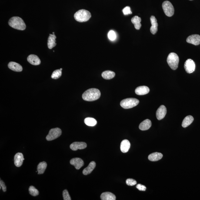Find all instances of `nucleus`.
Listing matches in <instances>:
<instances>
[{"label":"nucleus","instance_id":"34","mask_svg":"<svg viewBox=\"0 0 200 200\" xmlns=\"http://www.w3.org/2000/svg\"><path fill=\"white\" fill-rule=\"evenodd\" d=\"M122 12H123L124 14L125 15H129V14H132V12H131V8L129 6H126L122 10Z\"/></svg>","mask_w":200,"mask_h":200},{"label":"nucleus","instance_id":"12","mask_svg":"<svg viewBox=\"0 0 200 200\" xmlns=\"http://www.w3.org/2000/svg\"><path fill=\"white\" fill-rule=\"evenodd\" d=\"M166 108L165 106H161L156 111V116L157 119L158 120L163 119L166 115Z\"/></svg>","mask_w":200,"mask_h":200},{"label":"nucleus","instance_id":"26","mask_svg":"<svg viewBox=\"0 0 200 200\" xmlns=\"http://www.w3.org/2000/svg\"><path fill=\"white\" fill-rule=\"evenodd\" d=\"M115 73L110 71H104L102 74V76L104 79L109 80L112 79L115 77Z\"/></svg>","mask_w":200,"mask_h":200},{"label":"nucleus","instance_id":"37","mask_svg":"<svg viewBox=\"0 0 200 200\" xmlns=\"http://www.w3.org/2000/svg\"><path fill=\"white\" fill-rule=\"evenodd\" d=\"M60 69L61 70V71H62V68H61V69Z\"/></svg>","mask_w":200,"mask_h":200},{"label":"nucleus","instance_id":"22","mask_svg":"<svg viewBox=\"0 0 200 200\" xmlns=\"http://www.w3.org/2000/svg\"><path fill=\"white\" fill-rule=\"evenodd\" d=\"M101 198L102 200H115L116 197L112 193L106 192L101 194Z\"/></svg>","mask_w":200,"mask_h":200},{"label":"nucleus","instance_id":"20","mask_svg":"<svg viewBox=\"0 0 200 200\" xmlns=\"http://www.w3.org/2000/svg\"><path fill=\"white\" fill-rule=\"evenodd\" d=\"M152 125V123L149 119L145 120L140 124L139 128L142 131H146L149 129Z\"/></svg>","mask_w":200,"mask_h":200},{"label":"nucleus","instance_id":"6","mask_svg":"<svg viewBox=\"0 0 200 200\" xmlns=\"http://www.w3.org/2000/svg\"><path fill=\"white\" fill-rule=\"evenodd\" d=\"M162 8L167 16H172L174 14V8L172 4L169 1H165L163 3Z\"/></svg>","mask_w":200,"mask_h":200},{"label":"nucleus","instance_id":"19","mask_svg":"<svg viewBox=\"0 0 200 200\" xmlns=\"http://www.w3.org/2000/svg\"><path fill=\"white\" fill-rule=\"evenodd\" d=\"M56 37L55 34H49L48 41V46L49 49H51L56 45Z\"/></svg>","mask_w":200,"mask_h":200},{"label":"nucleus","instance_id":"29","mask_svg":"<svg viewBox=\"0 0 200 200\" xmlns=\"http://www.w3.org/2000/svg\"><path fill=\"white\" fill-rule=\"evenodd\" d=\"M62 71L60 69L55 70L52 73L51 78L53 79H58L61 77V75H62Z\"/></svg>","mask_w":200,"mask_h":200},{"label":"nucleus","instance_id":"9","mask_svg":"<svg viewBox=\"0 0 200 200\" xmlns=\"http://www.w3.org/2000/svg\"><path fill=\"white\" fill-rule=\"evenodd\" d=\"M186 42L194 45H199L200 44V36L197 34L190 36L187 38Z\"/></svg>","mask_w":200,"mask_h":200},{"label":"nucleus","instance_id":"16","mask_svg":"<svg viewBox=\"0 0 200 200\" xmlns=\"http://www.w3.org/2000/svg\"><path fill=\"white\" fill-rule=\"evenodd\" d=\"M149 91V89L148 87L143 86L138 87L136 89L135 92L137 95H143L148 94Z\"/></svg>","mask_w":200,"mask_h":200},{"label":"nucleus","instance_id":"21","mask_svg":"<svg viewBox=\"0 0 200 200\" xmlns=\"http://www.w3.org/2000/svg\"><path fill=\"white\" fill-rule=\"evenodd\" d=\"M96 165V163L94 161H92V162H90L88 167L84 169L83 171V174L84 175H85L91 174L95 168Z\"/></svg>","mask_w":200,"mask_h":200},{"label":"nucleus","instance_id":"38","mask_svg":"<svg viewBox=\"0 0 200 200\" xmlns=\"http://www.w3.org/2000/svg\"><path fill=\"white\" fill-rule=\"evenodd\" d=\"M55 34V32H53V34Z\"/></svg>","mask_w":200,"mask_h":200},{"label":"nucleus","instance_id":"14","mask_svg":"<svg viewBox=\"0 0 200 200\" xmlns=\"http://www.w3.org/2000/svg\"><path fill=\"white\" fill-rule=\"evenodd\" d=\"M150 20H151V24H152V26L150 28V31L151 33L153 35H155L158 31V24L157 23V20L154 16H152L151 17Z\"/></svg>","mask_w":200,"mask_h":200},{"label":"nucleus","instance_id":"7","mask_svg":"<svg viewBox=\"0 0 200 200\" xmlns=\"http://www.w3.org/2000/svg\"><path fill=\"white\" fill-rule=\"evenodd\" d=\"M62 134V131L60 128H53L50 130L49 132L46 137L48 141H51L58 138Z\"/></svg>","mask_w":200,"mask_h":200},{"label":"nucleus","instance_id":"11","mask_svg":"<svg viewBox=\"0 0 200 200\" xmlns=\"http://www.w3.org/2000/svg\"><path fill=\"white\" fill-rule=\"evenodd\" d=\"M87 144L84 142H74L70 146V148L74 151L78 149H83L86 148Z\"/></svg>","mask_w":200,"mask_h":200},{"label":"nucleus","instance_id":"8","mask_svg":"<svg viewBox=\"0 0 200 200\" xmlns=\"http://www.w3.org/2000/svg\"><path fill=\"white\" fill-rule=\"evenodd\" d=\"M195 64L192 59H189L187 60L184 64V68L188 74L194 72L195 69Z\"/></svg>","mask_w":200,"mask_h":200},{"label":"nucleus","instance_id":"31","mask_svg":"<svg viewBox=\"0 0 200 200\" xmlns=\"http://www.w3.org/2000/svg\"><path fill=\"white\" fill-rule=\"evenodd\" d=\"M108 38L111 41H114L116 38V34L115 32L114 31L111 30L108 33Z\"/></svg>","mask_w":200,"mask_h":200},{"label":"nucleus","instance_id":"32","mask_svg":"<svg viewBox=\"0 0 200 200\" xmlns=\"http://www.w3.org/2000/svg\"><path fill=\"white\" fill-rule=\"evenodd\" d=\"M63 196L64 200H71V199L70 196L68 191L67 190H64L63 192Z\"/></svg>","mask_w":200,"mask_h":200},{"label":"nucleus","instance_id":"24","mask_svg":"<svg viewBox=\"0 0 200 200\" xmlns=\"http://www.w3.org/2000/svg\"><path fill=\"white\" fill-rule=\"evenodd\" d=\"M163 155L160 153L155 152L150 154L148 156V159L151 161H157L162 158Z\"/></svg>","mask_w":200,"mask_h":200},{"label":"nucleus","instance_id":"27","mask_svg":"<svg viewBox=\"0 0 200 200\" xmlns=\"http://www.w3.org/2000/svg\"><path fill=\"white\" fill-rule=\"evenodd\" d=\"M47 164L45 162H40L37 167L38 174H43L47 168Z\"/></svg>","mask_w":200,"mask_h":200},{"label":"nucleus","instance_id":"1","mask_svg":"<svg viewBox=\"0 0 200 200\" xmlns=\"http://www.w3.org/2000/svg\"><path fill=\"white\" fill-rule=\"evenodd\" d=\"M101 92L96 88H91L85 91L82 95V98L87 101H93L99 99L101 96Z\"/></svg>","mask_w":200,"mask_h":200},{"label":"nucleus","instance_id":"17","mask_svg":"<svg viewBox=\"0 0 200 200\" xmlns=\"http://www.w3.org/2000/svg\"><path fill=\"white\" fill-rule=\"evenodd\" d=\"M8 68L12 71L17 72H21L22 71L23 68L21 65L16 62H11L8 64Z\"/></svg>","mask_w":200,"mask_h":200},{"label":"nucleus","instance_id":"4","mask_svg":"<svg viewBox=\"0 0 200 200\" xmlns=\"http://www.w3.org/2000/svg\"><path fill=\"white\" fill-rule=\"evenodd\" d=\"M167 62L168 65L172 70H175L178 68L179 58L175 53H171L168 55Z\"/></svg>","mask_w":200,"mask_h":200},{"label":"nucleus","instance_id":"10","mask_svg":"<svg viewBox=\"0 0 200 200\" xmlns=\"http://www.w3.org/2000/svg\"><path fill=\"white\" fill-rule=\"evenodd\" d=\"M71 165H74L76 169H79L84 165V161L81 159L76 158L72 159L70 161Z\"/></svg>","mask_w":200,"mask_h":200},{"label":"nucleus","instance_id":"23","mask_svg":"<svg viewBox=\"0 0 200 200\" xmlns=\"http://www.w3.org/2000/svg\"><path fill=\"white\" fill-rule=\"evenodd\" d=\"M141 18L137 16L133 17L131 19V22L134 24L135 28L137 30H139L141 28L142 26L141 23Z\"/></svg>","mask_w":200,"mask_h":200},{"label":"nucleus","instance_id":"25","mask_svg":"<svg viewBox=\"0 0 200 200\" xmlns=\"http://www.w3.org/2000/svg\"><path fill=\"white\" fill-rule=\"evenodd\" d=\"M194 120V118L192 116H188L185 117L183 121L182 126L184 128H186L192 123Z\"/></svg>","mask_w":200,"mask_h":200},{"label":"nucleus","instance_id":"13","mask_svg":"<svg viewBox=\"0 0 200 200\" xmlns=\"http://www.w3.org/2000/svg\"><path fill=\"white\" fill-rule=\"evenodd\" d=\"M24 158V155L21 153H18L14 157V164L16 167H21L22 165Z\"/></svg>","mask_w":200,"mask_h":200},{"label":"nucleus","instance_id":"18","mask_svg":"<svg viewBox=\"0 0 200 200\" xmlns=\"http://www.w3.org/2000/svg\"><path fill=\"white\" fill-rule=\"evenodd\" d=\"M131 146V144L129 141L127 139L123 140L121 143L120 148L121 152L125 153L128 152Z\"/></svg>","mask_w":200,"mask_h":200},{"label":"nucleus","instance_id":"35","mask_svg":"<svg viewBox=\"0 0 200 200\" xmlns=\"http://www.w3.org/2000/svg\"><path fill=\"white\" fill-rule=\"evenodd\" d=\"M136 188L139 190L141 191H145L146 190V187L145 186L141 185V184H138L136 185Z\"/></svg>","mask_w":200,"mask_h":200},{"label":"nucleus","instance_id":"5","mask_svg":"<svg viewBox=\"0 0 200 200\" xmlns=\"http://www.w3.org/2000/svg\"><path fill=\"white\" fill-rule=\"evenodd\" d=\"M139 102V101L136 98H127L122 100L120 103V105L122 108L125 109H128L136 106Z\"/></svg>","mask_w":200,"mask_h":200},{"label":"nucleus","instance_id":"33","mask_svg":"<svg viewBox=\"0 0 200 200\" xmlns=\"http://www.w3.org/2000/svg\"><path fill=\"white\" fill-rule=\"evenodd\" d=\"M126 184L130 186H133L137 184L136 181L132 179H128L126 180Z\"/></svg>","mask_w":200,"mask_h":200},{"label":"nucleus","instance_id":"28","mask_svg":"<svg viewBox=\"0 0 200 200\" xmlns=\"http://www.w3.org/2000/svg\"><path fill=\"white\" fill-rule=\"evenodd\" d=\"M84 122L86 125L89 126H94L96 125L97 124V121L95 119L92 118H86L84 120Z\"/></svg>","mask_w":200,"mask_h":200},{"label":"nucleus","instance_id":"30","mask_svg":"<svg viewBox=\"0 0 200 200\" xmlns=\"http://www.w3.org/2000/svg\"><path fill=\"white\" fill-rule=\"evenodd\" d=\"M29 194L32 196H36L39 195V192L35 187L31 186H30L29 189Z\"/></svg>","mask_w":200,"mask_h":200},{"label":"nucleus","instance_id":"39","mask_svg":"<svg viewBox=\"0 0 200 200\" xmlns=\"http://www.w3.org/2000/svg\"><path fill=\"white\" fill-rule=\"evenodd\" d=\"M190 1H192V0H190Z\"/></svg>","mask_w":200,"mask_h":200},{"label":"nucleus","instance_id":"2","mask_svg":"<svg viewBox=\"0 0 200 200\" xmlns=\"http://www.w3.org/2000/svg\"><path fill=\"white\" fill-rule=\"evenodd\" d=\"M8 24L12 28L21 31H24L26 28L24 20L19 17H12L9 21Z\"/></svg>","mask_w":200,"mask_h":200},{"label":"nucleus","instance_id":"15","mask_svg":"<svg viewBox=\"0 0 200 200\" xmlns=\"http://www.w3.org/2000/svg\"><path fill=\"white\" fill-rule=\"evenodd\" d=\"M27 61L31 65H38L41 64V60L37 56L35 55H30L27 58Z\"/></svg>","mask_w":200,"mask_h":200},{"label":"nucleus","instance_id":"3","mask_svg":"<svg viewBox=\"0 0 200 200\" xmlns=\"http://www.w3.org/2000/svg\"><path fill=\"white\" fill-rule=\"evenodd\" d=\"M74 18L79 22H86L91 18V15L89 11L85 9L79 10L74 15Z\"/></svg>","mask_w":200,"mask_h":200},{"label":"nucleus","instance_id":"36","mask_svg":"<svg viewBox=\"0 0 200 200\" xmlns=\"http://www.w3.org/2000/svg\"><path fill=\"white\" fill-rule=\"evenodd\" d=\"M0 185H1L0 189H1V187H2L3 191L4 192H5L6 191V186L5 183L1 180V181H0Z\"/></svg>","mask_w":200,"mask_h":200}]
</instances>
